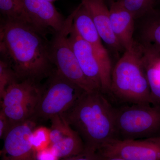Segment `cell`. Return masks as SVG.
<instances>
[{
    "mask_svg": "<svg viewBox=\"0 0 160 160\" xmlns=\"http://www.w3.org/2000/svg\"><path fill=\"white\" fill-rule=\"evenodd\" d=\"M142 50L152 105H160V54Z\"/></svg>",
    "mask_w": 160,
    "mask_h": 160,
    "instance_id": "e0dca14e",
    "label": "cell"
},
{
    "mask_svg": "<svg viewBox=\"0 0 160 160\" xmlns=\"http://www.w3.org/2000/svg\"><path fill=\"white\" fill-rule=\"evenodd\" d=\"M68 38L83 73L96 89L102 92L101 68L97 58L90 44L75 30L72 22L69 27Z\"/></svg>",
    "mask_w": 160,
    "mask_h": 160,
    "instance_id": "7c38bea8",
    "label": "cell"
},
{
    "mask_svg": "<svg viewBox=\"0 0 160 160\" xmlns=\"http://www.w3.org/2000/svg\"><path fill=\"white\" fill-rule=\"evenodd\" d=\"M91 15L102 42L115 54H123L125 50L116 37L112 28L109 8L105 0H82Z\"/></svg>",
    "mask_w": 160,
    "mask_h": 160,
    "instance_id": "5bb4252c",
    "label": "cell"
},
{
    "mask_svg": "<svg viewBox=\"0 0 160 160\" xmlns=\"http://www.w3.org/2000/svg\"><path fill=\"white\" fill-rule=\"evenodd\" d=\"M25 11L35 27L46 34L49 30L58 32L62 29L66 19L52 2L46 0H22Z\"/></svg>",
    "mask_w": 160,
    "mask_h": 160,
    "instance_id": "8fae6325",
    "label": "cell"
},
{
    "mask_svg": "<svg viewBox=\"0 0 160 160\" xmlns=\"http://www.w3.org/2000/svg\"><path fill=\"white\" fill-rule=\"evenodd\" d=\"M19 82L9 64L0 59V98H2L8 86L12 83Z\"/></svg>",
    "mask_w": 160,
    "mask_h": 160,
    "instance_id": "44dd1931",
    "label": "cell"
},
{
    "mask_svg": "<svg viewBox=\"0 0 160 160\" xmlns=\"http://www.w3.org/2000/svg\"><path fill=\"white\" fill-rule=\"evenodd\" d=\"M72 26L78 34L90 44L101 68L102 92L110 94L112 66L109 52L103 45L87 7L82 2L75 9Z\"/></svg>",
    "mask_w": 160,
    "mask_h": 160,
    "instance_id": "52a82bcc",
    "label": "cell"
},
{
    "mask_svg": "<svg viewBox=\"0 0 160 160\" xmlns=\"http://www.w3.org/2000/svg\"><path fill=\"white\" fill-rule=\"evenodd\" d=\"M46 35L28 23L1 20V58L11 66L19 82H41L54 71Z\"/></svg>",
    "mask_w": 160,
    "mask_h": 160,
    "instance_id": "6da1fadb",
    "label": "cell"
},
{
    "mask_svg": "<svg viewBox=\"0 0 160 160\" xmlns=\"http://www.w3.org/2000/svg\"><path fill=\"white\" fill-rule=\"evenodd\" d=\"M160 2H159V3Z\"/></svg>",
    "mask_w": 160,
    "mask_h": 160,
    "instance_id": "83f0119b",
    "label": "cell"
},
{
    "mask_svg": "<svg viewBox=\"0 0 160 160\" xmlns=\"http://www.w3.org/2000/svg\"><path fill=\"white\" fill-rule=\"evenodd\" d=\"M133 38L143 51L160 54V10L155 9L135 19Z\"/></svg>",
    "mask_w": 160,
    "mask_h": 160,
    "instance_id": "4fadbf2b",
    "label": "cell"
},
{
    "mask_svg": "<svg viewBox=\"0 0 160 160\" xmlns=\"http://www.w3.org/2000/svg\"><path fill=\"white\" fill-rule=\"evenodd\" d=\"M109 95L130 104H152L142 52L135 44L124 52L112 69Z\"/></svg>",
    "mask_w": 160,
    "mask_h": 160,
    "instance_id": "3957f363",
    "label": "cell"
},
{
    "mask_svg": "<svg viewBox=\"0 0 160 160\" xmlns=\"http://www.w3.org/2000/svg\"><path fill=\"white\" fill-rule=\"evenodd\" d=\"M0 11L4 18L20 21L34 26L25 11L22 0H0Z\"/></svg>",
    "mask_w": 160,
    "mask_h": 160,
    "instance_id": "ac0fdd59",
    "label": "cell"
},
{
    "mask_svg": "<svg viewBox=\"0 0 160 160\" xmlns=\"http://www.w3.org/2000/svg\"><path fill=\"white\" fill-rule=\"evenodd\" d=\"M62 115L82 138L85 151L97 152L116 139L115 108L102 92H84Z\"/></svg>",
    "mask_w": 160,
    "mask_h": 160,
    "instance_id": "7a4b0ae2",
    "label": "cell"
},
{
    "mask_svg": "<svg viewBox=\"0 0 160 160\" xmlns=\"http://www.w3.org/2000/svg\"><path fill=\"white\" fill-rule=\"evenodd\" d=\"M50 120V147L60 160L85 152V146L82 138L62 114L56 116Z\"/></svg>",
    "mask_w": 160,
    "mask_h": 160,
    "instance_id": "30bf717a",
    "label": "cell"
},
{
    "mask_svg": "<svg viewBox=\"0 0 160 160\" xmlns=\"http://www.w3.org/2000/svg\"><path fill=\"white\" fill-rule=\"evenodd\" d=\"M36 158L37 160H60L54 154L50 146L46 149L37 152Z\"/></svg>",
    "mask_w": 160,
    "mask_h": 160,
    "instance_id": "603a6c76",
    "label": "cell"
},
{
    "mask_svg": "<svg viewBox=\"0 0 160 160\" xmlns=\"http://www.w3.org/2000/svg\"><path fill=\"white\" fill-rule=\"evenodd\" d=\"M105 1H106V0H105Z\"/></svg>",
    "mask_w": 160,
    "mask_h": 160,
    "instance_id": "f1b7e54d",
    "label": "cell"
},
{
    "mask_svg": "<svg viewBox=\"0 0 160 160\" xmlns=\"http://www.w3.org/2000/svg\"><path fill=\"white\" fill-rule=\"evenodd\" d=\"M44 86L30 80L16 82L6 89L1 99V108L15 105L38 103Z\"/></svg>",
    "mask_w": 160,
    "mask_h": 160,
    "instance_id": "2e32d148",
    "label": "cell"
},
{
    "mask_svg": "<svg viewBox=\"0 0 160 160\" xmlns=\"http://www.w3.org/2000/svg\"><path fill=\"white\" fill-rule=\"evenodd\" d=\"M38 103L15 105L1 108L9 120L10 127L30 119Z\"/></svg>",
    "mask_w": 160,
    "mask_h": 160,
    "instance_id": "d6986e66",
    "label": "cell"
},
{
    "mask_svg": "<svg viewBox=\"0 0 160 160\" xmlns=\"http://www.w3.org/2000/svg\"><path fill=\"white\" fill-rule=\"evenodd\" d=\"M116 139L160 137V105L138 103L115 108Z\"/></svg>",
    "mask_w": 160,
    "mask_h": 160,
    "instance_id": "277c9868",
    "label": "cell"
},
{
    "mask_svg": "<svg viewBox=\"0 0 160 160\" xmlns=\"http://www.w3.org/2000/svg\"><path fill=\"white\" fill-rule=\"evenodd\" d=\"M10 123L2 110L0 111V138L3 139L10 129Z\"/></svg>",
    "mask_w": 160,
    "mask_h": 160,
    "instance_id": "cb8c5ba5",
    "label": "cell"
},
{
    "mask_svg": "<svg viewBox=\"0 0 160 160\" xmlns=\"http://www.w3.org/2000/svg\"><path fill=\"white\" fill-rule=\"evenodd\" d=\"M133 15L135 19L155 9L160 0H117Z\"/></svg>",
    "mask_w": 160,
    "mask_h": 160,
    "instance_id": "ffe728a7",
    "label": "cell"
},
{
    "mask_svg": "<svg viewBox=\"0 0 160 160\" xmlns=\"http://www.w3.org/2000/svg\"><path fill=\"white\" fill-rule=\"evenodd\" d=\"M75 9L67 18L62 30L53 32L49 41L50 58L58 72L84 91H99L83 73L68 38L69 27L73 21Z\"/></svg>",
    "mask_w": 160,
    "mask_h": 160,
    "instance_id": "8992f818",
    "label": "cell"
},
{
    "mask_svg": "<svg viewBox=\"0 0 160 160\" xmlns=\"http://www.w3.org/2000/svg\"><path fill=\"white\" fill-rule=\"evenodd\" d=\"M97 153L126 160H160V137L112 140L102 146Z\"/></svg>",
    "mask_w": 160,
    "mask_h": 160,
    "instance_id": "ba28073f",
    "label": "cell"
},
{
    "mask_svg": "<svg viewBox=\"0 0 160 160\" xmlns=\"http://www.w3.org/2000/svg\"><path fill=\"white\" fill-rule=\"evenodd\" d=\"M36 124L29 119L10 127L3 138L1 160H37L32 143Z\"/></svg>",
    "mask_w": 160,
    "mask_h": 160,
    "instance_id": "9c48e42d",
    "label": "cell"
},
{
    "mask_svg": "<svg viewBox=\"0 0 160 160\" xmlns=\"http://www.w3.org/2000/svg\"><path fill=\"white\" fill-rule=\"evenodd\" d=\"M48 79L34 114V122L50 120L71 108L84 91L62 75L55 69Z\"/></svg>",
    "mask_w": 160,
    "mask_h": 160,
    "instance_id": "5b68a950",
    "label": "cell"
},
{
    "mask_svg": "<svg viewBox=\"0 0 160 160\" xmlns=\"http://www.w3.org/2000/svg\"><path fill=\"white\" fill-rule=\"evenodd\" d=\"M50 129L44 126L36 127L32 132V143L36 152L50 146Z\"/></svg>",
    "mask_w": 160,
    "mask_h": 160,
    "instance_id": "7402d4cb",
    "label": "cell"
},
{
    "mask_svg": "<svg viewBox=\"0 0 160 160\" xmlns=\"http://www.w3.org/2000/svg\"><path fill=\"white\" fill-rule=\"evenodd\" d=\"M46 1H48V2H51L52 3V2L57 1V0H46Z\"/></svg>",
    "mask_w": 160,
    "mask_h": 160,
    "instance_id": "4316f807",
    "label": "cell"
},
{
    "mask_svg": "<svg viewBox=\"0 0 160 160\" xmlns=\"http://www.w3.org/2000/svg\"><path fill=\"white\" fill-rule=\"evenodd\" d=\"M61 160H100L99 156L97 152L85 151L82 154L62 159Z\"/></svg>",
    "mask_w": 160,
    "mask_h": 160,
    "instance_id": "d4e9b609",
    "label": "cell"
},
{
    "mask_svg": "<svg viewBox=\"0 0 160 160\" xmlns=\"http://www.w3.org/2000/svg\"><path fill=\"white\" fill-rule=\"evenodd\" d=\"M98 155L99 156L100 160H126L122 158L115 157L102 156L99 154Z\"/></svg>",
    "mask_w": 160,
    "mask_h": 160,
    "instance_id": "484cf974",
    "label": "cell"
},
{
    "mask_svg": "<svg viewBox=\"0 0 160 160\" xmlns=\"http://www.w3.org/2000/svg\"><path fill=\"white\" fill-rule=\"evenodd\" d=\"M110 3L109 17L112 31L125 51L130 50L134 45V16L117 0H111Z\"/></svg>",
    "mask_w": 160,
    "mask_h": 160,
    "instance_id": "9a60e30c",
    "label": "cell"
}]
</instances>
